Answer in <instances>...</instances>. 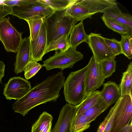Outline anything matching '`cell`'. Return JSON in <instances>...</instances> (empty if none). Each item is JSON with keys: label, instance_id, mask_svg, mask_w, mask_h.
I'll list each match as a JSON object with an SVG mask.
<instances>
[{"label": "cell", "instance_id": "3", "mask_svg": "<svg viewBox=\"0 0 132 132\" xmlns=\"http://www.w3.org/2000/svg\"><path fill=\"white\" fill-rule=\"evenodd\" d=\"M90 63L84 68L70 73L64 82V94L65 101L74 106L80 104L85 97L87 75Z\"/></svg>", "mask_w": 132, "mask_h": 132}, {"label": "cell", "instance_id": "1", "mask_svg": "<svg viewBox=\"0 0 132 132\" xmlns=\"http://www.w3.org/2000/svg\"><path fill=\"white\" fill-rule=\"evenodd\" d=\"M65 78L62 71L48 77L13 104L14 112L24 116L30 110L38 105L56 101L60 96V92L63 86Z\"/></svg>", "mask_w": 132, "mask_h": 132}, {"label": "cell", "instance_id": "10", "mask_svg": "<svg viewBox=\"0 0 132 132\" xmlns=\"http://www.w3.org/2000/svg\"><path fill=\"white\" fill-rule=\"evenodd\" d=\"M31 89L30 82L20 77L10 78L5 85L3 94L7 100H19Z\"/></svg>", "mask_w": 132, "mask_h": 132}, {"label": "cell", "instance_id": "13", "mask_svg": "<svg viewBox=\"0 0 132 132\" xmlns=\"http://www.w3.org/2000/svg\"><path fill=\"white\" fill-rule=\"evenodd\" d=\"M45 21L42 24L37 38L30 41L31 61L42 60L47 47V38Z\"/></svg>", "mask_w": 132, "mask_h": 132}, {"label": "cell", "instance_id": "19", "mask_svg": "<svg viewBox=\"0 0 132 132\" xmlns=\"http://www.w3.org/2000/svg\"><path fill=\"white\" fill-rule=\"evenodd\" d=\"M132 63L128 64L127 70L122 73L121 82L119 86L120 97L128 95L132 96Z\"/></svg>", "mask_w": 132, "mask_h": 132}, {"label": "cell", "instance_id": "14", "mask_svg": "<svg viewBox=\"0 0 132 132\" xmlns=\"http://www.w3.org/2000/svg\"><path fill=\"white\" fill-rule=\"evenodd\" d=\"M31 61L30 39L29 37H25L22 39L17 52L14 65L15 73L22 72L27 64Z\"/></svg>", "mask_w": 132, "mask_h": 132}, {"label": "cell", "instance_id": "11", "mask_svg": "<svg viewBox=\"0 0 132 132\" xmlns=\"http://www.w3.org/2000/svg\"><path fill=\"white\" fill-rule=\"evenodd\" d=\"M89 62L90 65L86 81V97L99 88L103 84L105 79L102 74L101 63L96 62L93 55Z\"/></svg>", "mask_w": 132, "mask_h": 132}, {"label": "cell", "instance_id": "8", "mask_svg": "<svg viewBox=\"0 0 132 132\" xmlns=\"http://www.w3.org/2000/svg\"><path fill=\"white\" fill-rule=\"evenodd\" d=\"M9 20V17L5 18L0 21V41L7 52L16 53L22 39V33L18 31Z\"/></svg>", "mask_w": 132, "mask_h": 132}, {"label": "cell", "instance_id": "30", "mask_svg": "<svg viewBox=\"0 0 132 132\" xmlns=\"http://www.w3.org/2000/svg\"><path fill=\"white\" fill-rule=\"evenodd\" d=\"M103 39L108 47L115 56L122 54L120 41L115 39H110L104 37Z\"/></svg>", "mask_w": 132, "mask_h": 132}, {"label": "cell", "instance_id": "7", "mask_svg": "<svg viewBox=\"0 0 132 132\" xmlns=\"http://www.w3.org/2000/svg\"><path fill=\"white\" fill-rule=\"evenodd\" d=\"M117 106L110 132H119L128 125L132 118V97L127 95L117 102Z\"/></svg>", "mask_w": 132, "mask_h": 132}, {"label": "cell", "instance_id": "2", "mask_svg": "<svg viewBox=\"0 0 132 132\" xmlns=\"http://www.w3.org/2000/svg\"><path fill=\"white\" fill-rule=\"evenodd\" d=\"M79 21L68 14L66 9L55 11L46 18L47 47L64 35L69 37L73 27Z\"/></svg>", "mask_w": 132, "mask_h": 132}, {"label": "cell", "instance_id": "22", "mask_svg": "<svg viewBox=\"0 0 132 132\" xmlns=\"http://www.w3.org/2000/svg\"><path fill=\"white\" fill-rule=\"evenodd\" d=\"M90 123L84 113L76 114L72 121L71 132H83L89 128Z\"/></svg>", "mask_w": 132, "mask_h": 132}, {"label": "cell", "instance_id": "12", "mask_svg": "<svg viewBox=\"0 0 132 132\" xmlns=\"http://www.w3.org/2000/svg\"><path fill=\"white\" fill-rule=\"evenodd\" d=\"M81 105V103L77 106L66 104L60 110L57 121L51 132H71L72 121Z\"/></svg>", "mask_w": 132, "mask_h": 132}, {"label": "cell", "instance_id": "26", "mask_svg": "<svg viewBox=\"0 0 132 132\" xmlns=\"http://www.w3.org/2000/svg\"><path fill=\"white\" fill-rule=\"evenodd\" d=\"M69 37L64 35L53 43L47 48L45 54L52 51L60 50L64 51L70 47L69 42Z\"/></svg>", "mask_w": 132, "mask_h": 132}, {"label": "cell", "instance_id": "17", "mask_svg": "<svg viewBox=\"0 0 132 132\" xmlns=\"http://www.w3.org/2000/svg\"><path fill=\"white\" fill-rule=\"evenodd\" d=\"M88 35L86 33L83 21L73 27L69 39L70 47L76 49L77 47L83 42L87 43Z\"/></svg>", "mask_w": 132, "mask_h": 132}, {"label": "cell", "instance_id": "25", "mask_svg": "<svg viewBox=\"0 0 132 132\" xmlns=\"http://www.w3.org/2000/svg\"><path fill=\"white\" fill-rule=\"evenodd\" d=\"M41 2L54 11L65 10L75 3L77 0H39Z\"/></svg>", "mask_w": 132, "mask_h": 132}, {"label": "cell", "instance_id": "4", "mask_svg": "<svg viewBox=\"0 0 132 132\" xmlns=\"http://www.w3.org/2000/svg\"><path fill=\"white\" fill-rule=\"evenodd\" d=\"M113 0H77L66 9L67 13L79 21H83L96 13H103L112 6L117 5Z\"/></svg>", "mask_w": 132, "mask_h": 132}, {"label": "cell", "instance_id": "34", "mask_svg": "<svg viewBox=\"0 0 132 132\" xmlns=\"http://www.w3.org/2000/svg\"><path fill=\"white\" fill-rule=\"evenodd\" d=\"M5 66L4 62L0 61V83L1 84L2 78L4 76Z\"/></svg>", "mask_w": 132, "mask_h": 132}, {"label": "cell", "instance_id": "28", "mask_svg": "<svg viewBox=\"0 0 132 132\" xmlns=\"http://www.w3.org/2000/svg\"><path fill=\"white\" fill-rule=\"evenodd\" d=\"M115 58L104 60L101 63L102 74L105 79L110 77L115 71L116 63Z\"/></svg>", "mask_w": 132, "mask_h": 132}, {"label": "cell", "instance_id": "33", "mask_svg": "<svg viewBox=\"0 0 132 132\" xmlns=\"http://www.w3.org/2000/svg\"><path fill=\"white\" fill-rule=\"evenodd\" d=\"M109 115L108 113L104 120L99 125L97 132H102L106 125L109 117Z\"/></svg>", "mask_w": 132, "mask_h": 132}, {"label": "cell", "instance_id": "36", "mask_svg": "<svg viewBox=\"0 0 132 132\" xmlns=\"http://www.w3.org/2000/svg\"><path fill=\"white\" fill-rule=\"evenodd\" d=\"M4 17V16L2 12L0 7V21L2 20Z\"/></svg>", "mask_w": 132, "mask_h": 132}, {"label": "cell", "instance_id": "9", "mask_svg": "<svg viewBox=\"0 0 132 132\" xmlns=\"http://www.w3.org/2000/svg\"><path fill=\"white\" fill-rule=\"evenodd\" d=\"M101 34L92 32L88 35L87 43L92 51L95 61L98 63L116 57L106 44Z\"/></svg>", "mask_w": 132, "mask_h": 132}, {"label": "cell", "instance_id": "32", "mask_svg": "<svg viewBox=\"0 0 132 132\" xmlns=\"http://www.w3.org/2000/svg\"><path fill=\"white\" fill-rule=\"evenodd\" d=\"M21 0H3V3L7 6L11 7L19 5L21 2Z\"/></svg>", "mask_w": 132, "mask_h": 132}, {"label": "cell", "instance_id": "27", "mask_svg": "<svg viewBox=\"0 0 132 132\" xmlns=\"http://www.w3.org/2000/svg\"><path fill=\"white\" fill-rule=\"evenodd\" d=\"M121 36L120 42L122 54L130 59L132 58V34Z\"/></svg>", "mask_w": 132, "mask_h": 132}, {"label": "cell", "instance_id": "21", "mask_svg": "<svg viewBox=\"0 0 132 132\" xmlns=\"http://www.w3.org/2000/svg\"><path fill=\"white\" fill-rule=\"evenodd\" d=\"M110 106L107 104L100 97L96 103L84 113L91 122L106 110Z\"/></svg>", "mask_w": 132, "mask_h": 132}, {"label": "cell", "instance_id": "29", "mask_svg": "<svg viewBox=\"0 0 132 132\" xmlns=\"http://www.w3.org/2000/svg\"><path fill=\"white\" fill-rule=\"evenodd\" d=\"M43 67L42 65L34 61H31L26 65L24 70V76L26 80L34 76Z\"/></svg>", "mask_w": 132, "mask_h": 132}, {"label": "cell", "instance_id": "31", "mask_svg": "<svg viewBox=\"0 0 132 132\" xmlns=\"http://www.w3.org/2000/svg\"><path fill=\"white\" fill-rule=\"evenodd\" d=\"M117 106L116 102L114 106L111 109L108 113L109 116L108 121L102 132H110L112 128L113 119Z\"/></svg>", "mask_w": 132, "mask_h": 132}, {"label": "cell", "instance_id": "6", "mask_svg": "<svg viewBox=\"0 0 132 132\" xmlns=\"http://www.w3.org/2000/svg\"><path fill=\"white\" fill-rule=\"evenodd\" d=\"M12 8L11 14L24 20L37 15L46 18L55 11L39 0H23L20 5Z\"/></svg>", "mask_w": 132, "mask_h": 132}, {"label": "cell", "instance_id": "23", "mask_svg": "<svg viewBox=\"0 0 132 132\" xmlns=\"http://www.w3.org/2000/svg\"><path fill=\"white\" fill-rule=\"evenodd\" d=\"M101 18L108 28L118 33L121 36L132 34V29L127 26L110 19L104 14Z\"/></svg>", "mask_w": 132, "mask_h": 132}, {"label": "cell", "instance_id": "15", "mask_svg": "<svg viewBox=\"0 0 132 132\" xmlns=\"http://www.w3.org/2000/svg\"><path fill=\"white\" fill-rule=\"evenodd\" d=\"M100 97L109 106L116 103L120 97L119 87L115 82L111 81L103 84V89L100 91Z\"/></svg>", "mask_w": 132, "mask_h": 132}, {"label": "cell", "instance_id": "35", "mask_svg": "<svg viewBox=\"0 0 132 132\" xmlns=\"http://www.w3.org/2000/svg\"><path fill=\"white\" fill-rule=\"evenodd\" d=\"M119 132H132V120L130 124H129L122 129Z\"/></svg>", "mask_w": 132, "mask_h": 132}, {"label": "cell", "instance_id": "24", "mask_svg": "<svg viewBox=\"0 0 132 132\" xmlns=\"http://www.w3.org/2000/svg\"><path fill=\"white\" fill-rule=\"evenodd\" d=\"M100 97V91L96 90L87 95L81 103L76 114L84 113L93 106Z\"/></svg>", "mask_w": 132, "mask_h": 132}, {"label": "cell", "instance_id": "18", "mask_svg": "<svg viewBox=\"0 0 132 132\" xmlns=\"http://www.w3.org/2000/svg\"><path fill=\"white\" fill-rule=\"evenodd\" d=\"M53 119L51 115L43 112L33 125L31 132H51Z\"/></svg>", "mask_w": 132, "mask_h": 132}, {"label": "cell", "instance_id": "16", "mask_svg": "<svg viewBox=\"0 0 132 132\" xmlns=\"http://www.w3.org/2000/svg\"><path fill=\"white\" fill-rule=\"evenodd\" d=\"M103 13L110 19L132 29V16L122 13L117 5L111 7Z\"/></svg>", "mask_w": 132, "mask_h": 132}, {"label": "cell", "instance_id": "20", "mask_svg": "<svg viewBox=\"0 0 132 132\" xmlns=\"http://www.w3.org/2000/svg\"><path fill=\"white\" fill-rule=\"evenodd\" d=\"M45 18L37 15L25 20L28 24L29 28L30 35L29 37L30 41H34L37 37Z\"/></svg>", "mask_w": 132, "mask_h": 132}, {"label": "cell", "instance_id": "5", "mask_svg": "<svg viewBox=\"0 0 132 132\" xmlns=\"http://www.w3.org/2000/svg\"><path fill=\"white\" fill-rule=\"evenodd\" d=\"M55 51L54 55L43 62V67L47 71L57 68L62 70L67 68H72L75 64L84 57L81 53L70 47L64 51Z\"/></svg>", "mask_w": 132, "mask_h": 132}]
</instances>
